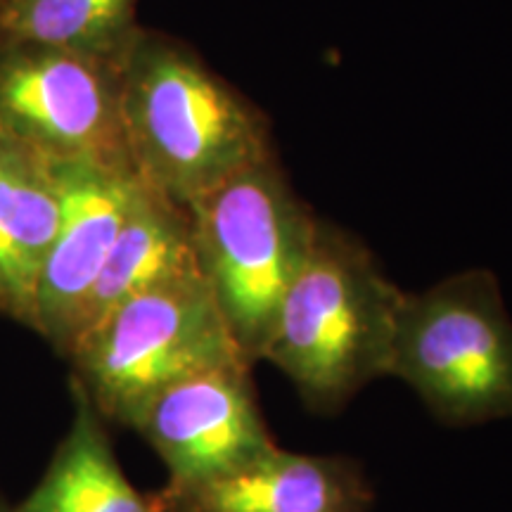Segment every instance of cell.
I'll return each mask as SVG.
<instances>
[{
  "instance_id": "obj_1",
  "label": "cell",
  "mask_w": 512,
  "mask_h": 512,
  "mask_svg": "<svg viewBox=\"0 0 512 512\" xmlns=\"http://www.w3.org/2000/svg\"><path fill=\"white\" fill-rule=\"evenodd\" d=\"M119 91L133 171L183 207L273 157L264 114L174 36L140 27Z\"/></svg>"
},
{
  "instance_id": "obj_2",
  "label": "cell",
  "mask_w": 512,
  "mask_h": 512,
  "mask_svg": "<svg viewBox=\"0 0 512 512\" xmlns=\"http://www.w3.org/2000/svg\"><path fill=\"white\" fill-rule=\"evenodd\" d=\"M403 294L361 240L318 219L261 361L278 368L311 411L335 413L387 377Z\"/></svg>"
},
{
  "instance_id": "obj_3",
  "label": "cell",
  "mask_w": 512,
  "mask_h": 512,
  "mask_svg": "<svg viewBox=\"0 0 512 512\" xmlns=\"http://www.w3.org/2000/svg\"><path fill=\"white\" fill-rule=\"evenodd\" d=\"M202 275L247 361L259 363L309 254L318 216L275 157L230 176L188 207Z\"/></svg>"
},
{
  "instance_id": "obj_4",
  "label": "cell",
  "mask_w": 512,
  "mask_h": 512,
  "mask_svg": "<svg viewBox=\"0 0 512 512\" xmlns=\"http://www.w3.org/2000/svg\"><path fill=\"white\" fill-rule=\"evenodd\" d=\"M387 377L453 427L512 418V318L496 275H448L403 294Z\"/></svg>"
},
{
  "instance_id": "obj_5",
  "label": "cell",
  "mask_w": 512,
  "mask_h": 512,
  "mask_svg": "<svg viewBox=\"0 0 512 512\" xmlns=\"http://www.w3.org/2000/svg\"><path fill=\"white\" fill-rule=\"evenodd\" d=\"M67 358L102 420L126 427L171 384L249 363L202 268L131 297L88 330Z\"/></svg>"
},
{
  "instance_id": "obj_6",
  "label": "cell",
  "mask_w": 512,
  "mask_h": 512,
  "mask_svg": "<svg viewBox=\"0 0 512 512\" xmlns=\"http://www.w3.org/2000/svg\"><path fill=\"white\" fill-rule=\"evenodd\" d=\"M119 60L0 46V136L53 164L133 169L121 121Z\"/></svg>"
},
{
  "instance_id": "obj_7",
  "label": "cell",
  "mask_w": 512,
  "mask_h": 512,
  "mask_svg": "<svg viewBox=\"0 0 512 512\" xmlns=\"http://www.w3.org/2000/svg\"><path fill=\"white\" fill-rule=\"evenodd\" d=\"M131 430L166 465L169 486L164 494H181L235 475L278 446L256 403L249 363L171 384L145 403Z\"/></svg>"
},
{
  "instance_id": "obj_8",
  "label": "cell",
  "mask_w": 512,
  "mask_h": 512,
  "mask_svg": "<svg viewBox=\"0 0 512 512\" xmlns=\"http://www.w3.org/2000/svg\"><path fill=\"white\" fill-rule=\"evenodd\" d=\"M55 166L62 181V223L38 285L31 330L64 356L83 304L143 190V178L121 166Z\"/></svg>"
},
{
  "instance_id": "obj_9",
  "label": "cell",
  "mask_w": 512,
  "mask_h": 512,
  "mask_svg": "<svg viewBox=\"0 0 512 512\" xmlns=\"http://www.w3.org/2000/svg\"><path fill=\"white\" fill-rule=\"evenodd\" d=\"M373 501L356 460L275 446L235 475L155 503L159 512H370Z\"/></svg>"
},
{
  "instance_id": "obj_10",
  "label": "cell",
  "mask_w": 512,
  "mask_h": 512,
  "mask_svg": "<svg viewBox=\"0 0 512 512\" xmlns=\"http://www.w3.org/2000/svg\"><path fill=\"white\" fill-rule=\"evenodd\" d=\"M60 223L57 166L0 136V313L27 328Z\"/></svg>"
},
{
  "instance_id": "obj_11",
  "label": "cell",
  "mask_w": 512,
  "mask_h": 512,
  "mask_svg": "<svg viewBox=\"0 0 512 512\" xmlns=\"http://www.w3.org/2000/svg\"><path fill=\"white\" fill-rule=\"evenodd\" d=\"M197 268L200 261L188 207L143 181V190L83 304L69 349L131 297Z\"/></svg>"
},
{
  "instance_id": "obj_12",
  "label": "cell",
  "mask_w": 512,
  "mask_h": 512,
  "mask_svg": "<svg viewBox=\"0 0 512 512\" xmlns=\"http://www.w3.org/2000/svg\"><path fill=\"white\" fill-rule=\"evenodd\" d=\"M74 418L46 475L15 512H159L128 482L105 420L72 380Z\"/></svg>"
},
{
  "instance_id": "obj_13",
  "label": "cell",
  "mask_w": 512,
  "mask_h": 512,
  "mask_svg": "<svg viewBox=\"0 0 512 512\" xmlns=\"http://www.w3.org/2000/svg\"><path fill=\"white\" fill-rule=\"evenodd\" d=\"M140 0H0V46L121 57L140 29Z\"/></svg>"
}]
</instances>
